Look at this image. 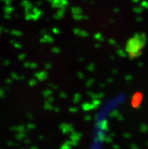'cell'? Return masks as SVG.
Listing matches in <instances>:
<instances>
[{"instance_id": "cell-1", "label": "cell", "mask_w": 148, "mask_h": 149, "mask_svg": "<svg viewBox=\"0 0 148 149\" xmlns=\"http://www.w3.org/2000/svg\"><path fill=\"white\" fill-rule=\"evenodd\" d=\"M146 44V36L143 33L135 34L128 40L126 52L130 59L136 58L141 55Z\"/></svg>"}]
</instances>
